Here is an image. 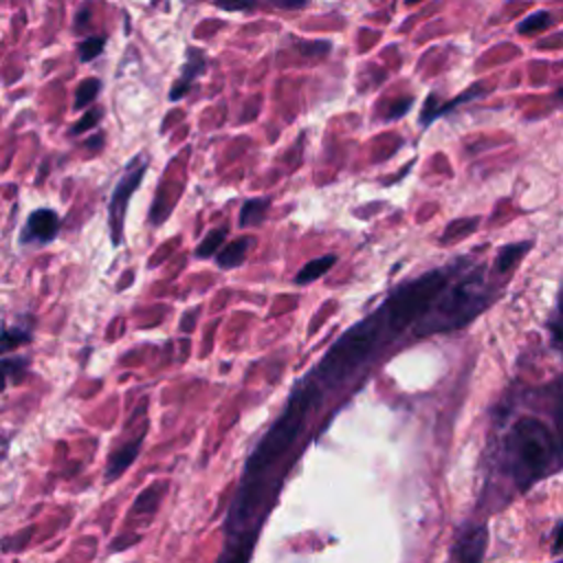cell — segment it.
<instances>
[{"label":"cell","instance_id":"obj_1","mask_svg":"<svg viewBox=\"0 0 563 563\" xmlns=\"http://www.w3.org/2000/svg\"><path fill=\"white\" fill-rule=\"evenodd\" d=\"M317 398L319 385L312 380V376H306L292 391L284 413L273 422V427L251 453L244 471V484H251L255 477L266 473L295 444L297 433Z\"/></svg>","mask_w":563,"mask_h":563},{"label":"cell","instance_id":"obj_2","mask_svg":"<svg viewBox=\"0 0 563 563\" xmlns=\"http://www.w3.org/2000/svg\"><path fill=\"white\" fill-rule=\"evenodd\" d=\"M508 453L517 479L523 484L543 475L554 457V440L537 418H521L508 435Z\"/></svg>","mask_w":563,"mask_h":563},{"label":"cell","instance_id":"obj_3","mask_svg":"<svg viewBox=\"0 0 563 563\" xmlns=\"http://www.w3.org/2000/svg\"><path fill=\"white\" fill-rule=\"evenodd\" d=\"M147 172V156L145 154H139L134 156L123 176L117 180L114 185V191L110 196V202H108V218H110V238H112V244L119 246L121 240H123V218H125V211H128V202L132 198V194L136 191L141 178L145 176Z\"/></svg>","mask_w":563,"mask_h":563},{"label":"cell","instance_id":"obj_4","mask_svg":"<svg viewBox=\"0 0 563 563\" xmlns=\"http://www.w3.org/2000/svg\"><path fill=\"white\" fill-rule=\"evenodd\" d=\"M59 231V216L53 209H35L29 213L24 229L20 233L22 244H46L51 242Z\"/></svg>","mask_w":563,"mask_h":563},{"label":"cell","instance_id":"obj_5","mask_svg":"<svg viewBox=\"0 0 563 563\" xmlns=\"http://www.w3.org/2000/svg\"><path fill=\"white\" fill-rule=\"evenodd\" d=\"M486 539L488 532L484 526H471L466 528L457 539V554L462 563H482L486 552Z\"/></svg>","mask_w":563,"mask_h":563},{"label":"cell","instance_id":"obj_6","mask_svg":"<svg viewBox=\"0 0 563 563\" xmlns=\"http://www.w3.org/2000/svg\"><path fill=\"white\" fill-rule=\"evenodd\" d=\"M205 68H207L205 55H202L198 48H189V51H187V62H185V66H183V70H180V77L176 79L174 88L169 90V99H172V101L180 99V97L189 90V86L194 84V79L205 73Z\"/></svg>","mask_w":563,"mask_h":563},{"label":"cell","instance_id":"obj_7","mask_svg":"<svg viewBox=\"0 0 563 563\" xmlns=\"http://www.w3.org/2000/svg\"><path fill=\"white\" fill-rule=\"evenodd\" d=\"M479 92H482V86H471L468 90H464L462 95H457V99H453V101H449V103H444V106H435V95H429V97H427V103H424V110H422V117H420V123H422V125H429L431 121L440 119L442 114H446V112L453 110L455 106H460V103H464V101H471V99L477 97Z\"/></svg>","mask_w":563,"mask_h":563},{"label":"cell","instance_id":"obj_8","mask_svg":"<svg viewBox=\"0 0 563 563\" xmlns=\"http://www.w3.org/2000/svg\"><path fill=\"white\" fill-rule=\"evenodd\" d=\"M141 442H143L141 438H134L132 442L123 444L119 451L112 453V457H110V462H108V468H106L108 479L119 477V475L134 462V457H136V453H139V449H141Z\"/></svg>","mask_w":563,"mask_h":563},{"label":"cell","instance_id":"obj_9","mask_svg":"<svg viewBox=\"0 0 563 563\" xmlns=\"http://www.w3.org/2000/svg\"><path fill=\"white\" fill-rule=\"evenodd\" d=\"M253 246V240L251 238H238V240H231L218 255V266L222 268H235L240 266L244 260H246V253L249 249Z\"/></svg>","mask_w":563,"mask_h":563},{"label":"cell","instance_id":"obj_10","mask_svg":"<svg viewBox=\"0 0 563 563\" xmlns=\"http://www.w3.org/2000/svg\"><path fill=\"white\" fill-rule=\"evenodd\" d=\"M532 246V242H515V244H506L499 249L497 253V260H495V271L497 273H506L510 271L519 260L521 255Z\"/></svg>","mask_w":563,"mask_h":563},{"label":"cell","instance_id":"obj_11","mask_svg":"<svg viewBox=\"0 0 563 563\" xmlns=\"http://www.w3.org/2000/svg\"><path fill=\"white\" fill-rule=\"evenodd\" d=\"M271 200L268 198H251L242 205L240 211V227H255L262 222L266 209H268Z\"/></svg>","mask_w":563,"mask_h":563},{"label":"cell","instance_id":"obj_12","mask_svg":"<svg viewBox=\"0 0 563 563\" xmlns=\"http://www.w3.org/2000/svg\"><path fill=\"white\" fill-rule=\"evenodd\" d=\"M334 262H336V257H334V255L317 257V260L308 262V264L297 273L295 282H297V284H310V282H314L317 277H321V275H323V273H325Z\"/></svg>","mask_w":563,"mask_h":563},{"label":"cell","instance_id":"obj_13","mask_svg":"<svg viewBox=\"0 0 563 563\" xmlns=\"http://www.w3.org/2000/svg\"><path fill=\"white\" fill-rule=\"evenodd\" d=\"M99 90H101V81H99V79H84V81L79 84L77 92H75V108L81 110V108H86L88 103H92L95 97L99 95Z\"/></svg>","mask_w":563,"mask_h":563},{"label":"cell","instance_id":"obj_14","mask_svg":"<svg viewBox=\"0 0 563 563\" xmlns=\"http://www.w3.org/2000/svg\"><path fill=\"white\" fill-rule=\"evenodd\" d=\"M224 235H227V229H224V227L209 231V233L205 235V240L198 244L196 255H198V257H209V255H213V253L218 251V246L222 244Z\"/></svg>","mask_w":563,"mask_h":563},{"label":"cell","instance_id":"obj_15","mask_svg":"<svg viewBox=\"0 0 563 563\" xmlns=\"http://www.w3.org/2000/svg\"><path fill=\"white\" fill-rule=\"evenodd\" d=\"M550 13L548 11H537V13H532V15H528L526 20H521L519 22V26H517V31L519 33H534V31H541V29H545L548 24H550Z\"/></svg>","mask_w":563,"mask_h":563},{"label":"cell","instance_id":"obj_16","mask_svg":"<svg viewBox=\"0 0 563 563\" xmlns=\"http://www.w3.org/2000/svg\"><path fill=\"white\" fill-rule=\"evenodd\" d=\"M103 44H106L103 37H88V40H84V42L79 44V59H81V62L95 59L97 55H101Z\"/></svg>","mask_w":563,"mask_h":563},{"label":"cell","instance_id":"obj_17","mask_svg":"<svg viewBox=\"0 0 563 563\" xmlns=\"http://www.w3.org/2000/svg\"><path fill=\"white\" fill-rule=\"evenodd\" d=\"M99 119H101V110H99V108H92L88 114H84V117L70 128V134H81V132L95 128V125L99 123Z\"/></svg>","mask_w":563,"mask_h":563},{"label":"cell","instance_id":"obj_18","mask_svg":"<svg viewBox=\"0 0 563 563\" xmlns=\"http://www.w3.org/2000/svg\"><path fill=\"white\" fill-rule=\"evenodd\" d=\"M550 330H552V336L559 343H563V292L559 295V301H556V308H554V314L550 321Z\"/></svg>","mask_w":563,"mask_h":563},{"label":"cell","instance_id":"obj_19","mask_svg":"<svg viewBox=\"0 0 563 563\" xmlns=\"http://www.w3.org/2000/svg\"><path fill=\"white\" fill-rule=\"evenodd\" d=\"M477 227V218H466V220H457V222H453V224H449V229H446V233H444V242L457 231V240H460V235H464V233H468V231H473Z\"/></svg>","mask_w":563,"mask_h":563},{"label":"cell","instance_id":"obj_20","mask_svg":"<svg viewBox=\"0 0 563 563\" xmlns=\"http://www.w3.org/2000/svg\"><path fill=\"white\" fill-rule=\"evenodd\" d=\"M29 339H31V334H29V332L11 330V328H7V330H4V334H2L4 350H11V347H15V345H20V343H26Z\"/></svg>","mask_w":563,"mask_h":563},{"label":"cell","instance_id":"obj_21","mask_svg":"<svg viewBox=\"0 0 563 563\" xmlns=\"http://www.w3.org/2000/svg\"><path fill=\"white\" fill-rule=\"evenodd\" d=\"M260 0H216L218 9L224 11H244V9H253Z\"/></svg>","mask_w":563,"mask_h":563},{"label":"cell","instance_id":"obj_22","mask_svg":"<svg viewBox=\"0 0 563 563\" xmlns=\"http://www.w3.org/2000/svg\"><path fill=\"white\" fill-rule=\"evenodd\" d=\"M297 48L303 55H325L330 51V42H312V46H306V42H299Z\"/></svg>","mask_w":563,"mask_h":563},{"label":"cell","instance_id":"obj_23","mask_svg":"<svg viewBox=\"0 0 563 563\" xmlns=\"http://www.w3.org/2000/svg\"><path fill=\"white\" fill-rule=\"evenodd\" d=\"M411 103H413V99L411 97H407V99H398L391 108H389V119H398L400 114H405L409 108H411Z\"/></svg>","mask_w":563,"mask_h":563},{"label":"cell","instance_id":"obj_24","mask_svg":"<svg viewBox=\"0 0 563 563\" xmlns=\"http://www.w3.org/2000/svg\"><path fill=\"white\" fill-rule=\"evenodd\" d=\"M268 2L275 4V7H279V9H288V11L301 9V7L308 4V0H268Z\"/></svg>","mask_w":563,"mask_h":563},{"label":"cell","instance_id":"obj_25","mask_svg":"<svg viewBox=\"0 0 563 563\" xmlns=\"http://www.w3.org/2000/svg\"><path fill=\"white\" fill-rule=\"evenodd\" d=\"M554 422H556V429H559V433H561V438H563V396H561V400H559V405H556Z\"/></svg>","mask_w":563,"mask_h":563},{"label":"cell","instance_id":"obj_26","mask_svg":"<svg viewBox=\"0 0 563 563\" xmlns=\"http://www.w3.org/2000/svg\"><path fill=\"white\" fill-rule=\"evenodd\" d=\"M554 550H563V523H561V528L556 530V537H554Z\"/></svg>","mask_w":563,"mask_h":563},{"label":"cell","instance_id":"obj_27","mask_svg":"<svg viewBox=\"0 0 563 563\" xmlns=\"http://www.w3.org/2000/svg\"><path fill=\"white\" fill-rule=\"evenodd\" d=\"M407 4H416V2H420V0H405Z\"/></svg>","mask_w":563,"mask_h":563},{"label":"cell","instance_id":"obj_28","mask_svg":"<svg viewBox=\"0 0 563 563\" xmlns=\"http://www.w3.org/2000/svg\"><path fill=\"white\" fill-rule=\"evenodd\" d=\"M559 99H561V101H563V88H561V90H559Z\"/></svg>","mask_w":563,"mask_h":563}]
</instances>
